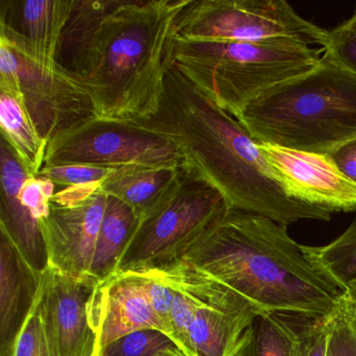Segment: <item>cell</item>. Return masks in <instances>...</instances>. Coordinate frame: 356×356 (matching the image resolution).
<instances>
[{
	"label": "cell",
	"mask_w": 356,
	"mask_h": 356,
	"mask_svg": "<svg viewBox=\"0 0 356 356\" xmlns=\"http://www.w3.org/2000/svg\"><path fill=\"white\" fill-rule=\"evenodd\" d=\"M189 1L74 0L57 61L84 83L99 118L137 122L156 113Z\"/></svg>",
	"instance_id": "obj_1"
},
{
	"label": "cell",
	"mask_w": 356,
	"mask_h": 356,
	"mask_svg": "<svg viewBox=\"0 0 356 356\" xmlns=\"http://www.w3.org/2000/svg\"><path fill=\"white\" fill-rule=\"evenodd\" d=\"M181 259L230 291L241 308L260 316H327L343 296L312 253L287 226L229 207Z\"/></svg>",
	"instance_id": "obj_2"
},
{
	"label": "cell",
	"mask_w": 356,
	"mask_h": 356,
	"mask_svg": "<svg viewBox=\"0 0 356 356\" xmlns=\"http://www.w3.org/2000/svg\"><path fill=\"white\" fill-rule=\"evenodd\" d=\"M170 139L185 168L216 187L229 207L266 216L285 226L328 222L330 212L287 195L249 131L208 99L172 64L157 111L137 120Z\"/></svg>",
	"instance_id": "obj_3"
},
{
	"label": "cell",
	"mask_w": 356,
	"mask_h": 356,
	"mask_svg": "<svg viewBox=\"0 0 356 356\" xmlns=\"http://www.w3.org/2000/svg\"><path fill=\"white\" fill-rule=\"evenodd\" d=\"M236 120L264 145L330 153L356 138V76L322 55L314 70L262 93Z\"/></svg>",
	"instance_id": "obj_4"
},
{
	"label": "cell",
	"mask_w": 356,
	"mask_h": 356,
	"mask_svg": "<svg viewBox=\"0 0 356 356\" xmlns=\"http://www.w3.org/2000/svg\"><path fill=\"white\" fill-rule=\"evenodd\" d=\"M322 49L299 41L176 38L174 65L216 106L237 118L258 97L314 70Z\"/></svg>",
	"instance_id": "obj_5"
},
{
	"label": "cell",
	"mask_w": 356,
	"mask_h": 356,
	"mask_svg": "<svg viewBox=\"0 0 356 356\" xmlns=\"http://www.w3.org/2000/svg\"><path fill=\"white\" fill-rule=\"evenodd\" d=\"M228 208L216 187L183 166L165 199L139 220L116 273L158 268L180 259Z\"/></svg>",
	"instance_id": "obj_6"
},
{
	"label": "cell",
	"mask_w": 356,
	"mask_h": 356,
	"mask_svg": "<svg viewBox=\"0 0 356 356\" xmlns=\"http://www.w3.org/2000/svg\"><path fill=\"white\" fill-rule=\"evenodd\" d=\"M0 91L20 102L47 145L81 122L99 118L90 92L74 72L57 60L39 59L5 43L0 44Z\"/></svg>",
	"instance_id": "obj_7"
},
{
	"label": "cell",
	"mask_w": 356,
	"mask_h": 356,
	"mask_svg": "<svg viewBox=\"0 0 356 356\" xmlns=\"http://www.w3.org/2000/svg\"><path fill=\"white\" fill-rule=\"evenodd\" d=\"M328 31L302 18L284 0H191L176 24L188 40L299 41L325 47Z\"/></svg>",
	"instance_id": "obj_8"
},
{
	"label": "cell",
	"mask_w": 356,
	"mask_h": 356,
	"mask_svg": "<svg viewBox=\"0 0 356 356\" xmlns=\"http://www.w3.org/2000/svg\"><path fill=\"white\" fill-rule=\"evenodd\" d=\"M179 168L180 149L164 135L136 122L93 118L58 135L47 145L44 166Z\"/></svg>",
	"instance_id": "obj_9"
},
{
	"label": "cell",
	"mask_w": 356,
	"mask_h": 356,
	"mask_svg": "<svg viewBox=\"0 0 356 356\" xmlns=\"http://www.w3.org/2000/svg\"><path fill=\"white\" fill-rule=\"evenodd\" d=\"M275 178L293 199L326 211L356 210V184L327 154L295 151L259 143Z\"/></svg>",
	"instance_id": "obj_10"
},
{
	"label": "cell",
	"mask_w": 356,
	"mask_h": 356,
	"mask_svg": "<svg viewBox=\"0 0 356 356\" xmlns=\"http://www.w3.org/2000/svg\"><path fill=\"white\" fill-rule=\"evenodd\" d=\"M97 283L49 266L43 273L39 302L55 356H97V337L87 312Z\"/></svg>",
	"instance_id": "obj_11"
},
{
	"label": "cell",
	"mask_w": 356,
	"mask_h": 356,
	"mask_svg": "<svg viewBox=\"0 0 356 356\" xmlns=\"http://www.w3.org/2000/svg\"><path fill=\"white\" fill-rule=\"evenodd\" d=\"M106 204L107 195L102 189L76 203L51 201L42 222L49 268L74 278H92L91 266Z\"/></svg>",
	"instance_id": "obj_12"
},
{
	"label": "cell",
	"mask_w": 356,
	"mask_h": 356,
	"mask_svg": "<svg viewBox=\"0 0 356 356\" xmlns=\"http://www.w3.org/2000/svg\"><path fill=\"white\" fill-rule=\"evenodd\" d=\"M89 323L97 337V356L120 337L154 329L166 333L145 293L129 273H116L95 285L87 306Z\"/></svg>",
	"instance_id": "obj_13"
},
{
	"label": "cell",
	"mask_w": 356,
	"mask_h": 356,
	"mask_svg": "<svg viewBox=\"0 0 356 356\" xmlns=\"http://www.w3.org/2000/svg\"><path fill=\"white\" fill-rule=\"evenodd\" d=\"M0 145V233L10 239L35 270L43 274L49 266L43 218L20 197L22 185L32 176L5 139L1 138Z\"/></svg>",
	"instance_id": "obj_14"
},
{
	"label": "cell",
	"mask_w": 356,
	"mask_h": 356,
	"mask_svg": "<svg viewBox=\"0 0 356 356\" xmlns=\"http://www.w3.org/2000/svg\"><path fill=\"white\" fill-rule=\"evenodd\" d=\"M74 0H1L0 40L39 59L57 60Z\"/></svg>",
	"instance_id": "obj_15"
},
{
	"label": "cell",
	"mask_w": 356,
	"mask_h": 356,
	"mask_svg": "<svg viewBox=\"0 0 356 356\" xmlns=\"http://www.w3.org/2000/svg\"><path fill=\"white\" fill-rule=\"evenodd\" d=\"M41 279L42 274L0 233V356L12 355L38 300Z\"/></svg>",
	"instance_id": "obj_16"
},
{
	"label": "cell",
	"mask_w": 356,
	"mask_h": 356,
	"mask_svg": "<svg viewBox=\"0 0 356 356\" xmlns=\"http://www.w3.org/2000/svg\"><path fill=\"white\" fill-rule=\"evenodd\" d=\"M197 299L199 307L189 329L191 356H241L258 316Z\"/></svg>",
	"instance_id": "obj_17"
},
{
	"label": "cell",
	"mask_w": 356,
	"mask_h": 356,
	"mask_svg": "<svg viewBox=\"0 0 356 356\" xmlns=\"http://www.w3.org/2000/svg\"><path fill=\"white\" fill-rule=\"evenodd\" d=\"M182 168H122L110 176L101 189L129 206L140 220L165 199Z\"/></svg>",
	"instance_id": "obj_18"
},
{
	"label": "cell",
	"mask_w": 356,
	"mask_h": 356,
	"mask_svg": "<svg viewBox=\"0 0 356 356\" xmlns=\"http://www.w3.org/2000/svg\"><path fill=\"white\" fill-rule=\"evenodd\" d=\"M139 218L132 209L116 197L107 195L91 277L97 282L118 272V264L136 230Z\"/></svg>",
	"instance_id": "obj_19"
},
{
	"label": "cell",
	"mask_w": 356,
	"mask_h": 356,
	"mask_svg": "<svg viewBox=\"0 0 356 356\" xmlns=\"http://www.w3.org/2000/svg\"><path fill=\"white\" fill-rule=\"evenodd\" d=\"M0 127L1 138L11 147L26 172L36 177L44 166L49 145L33 126L20 102L9 93H0Z\"/></svg>",
	"instance_id": "obj_20"
},
{
	"label": "cell",
	"mask_w": 356,
	"mask_h": 356,
	"mask_svg": "<svg viewBox=\"0 0 356 356\" xmlns=\"http://www.w3.org/2000/svg\"><path fill=\"white\" fill-rule=\"evenodd\" d=\"M303 316L289 314L258 316L241 356H296V341Z\"/></svg>",
	"instance_id": "obj_21"
},
{
	"label": "cell",
	"mask_w": 356,
	"mask_h": 356,
	"mask_svg": "<svg viewBox=\"0 0 356 356\" xmlns=\"http://www.w3.org/2000/svg\"><path fill=\"white\" fill-rule=\"evenodd\" d=\"M327 356H356V306L345 296L326 316Z\"/></svg>",
	"instance_id": "obj_22"
},
{
	"label": "cell",
	"mask_w": 356,
	"mask_h": 356,
	"mask_svg": "<svg viewBox=\"0 0 356 356\" xmlns=\"http://www.w3.org/2000/svg\"><path fill=\"white\" fill-rule=\"evenodd\" d=\"M118 170L101 166L72 165L43 166L36 177L51 180L56 188L67 187H102L103 183Z\"/></svg>",
	"instance_id": "obj_23"
},
{
	"label": "cell",
	"mask_w": 356,
	"mask_h": 356,
	"mask_svg": "<svg viewBox=\"0 0 356 356\" xmlns=\"http://www.w3.org/2000/svg\"><path fill=\"white\" fill-rule=\"evenodd\" d=\"M323 56L356 76V11L349 19L328 31Z\"/></svg>",
	"instance_id": "obj_24"
},
{
	"label": "cell",
	"mask_w": 356,
	"mask_h": 356,
	"mask_svg": "<svg viewBox=\"0 0 356 356\" xmlns=\"http://www.w3.org/2000/svg\"><path fill=\"white\" fill-rule=\"evenodd\" d=\"M174 345L165 333L143 329L129 333L110 343L99 356H153L162 348Z\"/></svg>",
	"instance_id": "obj_25"
},
{
	"label": "cell",
	"mask_w": 356,
	"mask_h": 356,
	"mask_svg": "<svg viewBox=\"0 0 356 356\" xmlns=\"http://www.w3.org/2000/svg\"><path fill=\"white\" fill-rule=\"evenodd\" d=\"M127 273H129L138 283L152 309L158 318L163 323L168 337H170V312H172V300H174L172 289L152 268L127 270Z\"/></svg>",
	"instance_id": "obj_26"
},
{
	"label": "cell",
	"mask_w": 356,
	"mask_h": 356,
	"mask_svg": "<svg viewBox=\"0 0 356 356\" xmlns=\"http://www.w3.org/2000/svg\"><path fill=\"white\" fill-rule=\"evenodd\" d=\"M11 356H55L47 337L39 297L16 341Z\"/></svg>",
	"instance_id": "obj_27"
},
{
	"label": "cell",
	"mask_w": 356,
	"mask_h": 356,
	"mask_svg": "<svg viewBox=\"0 0 356 356\" xmlns=\"http://www.w3.org/2000/svg\"><path fill=\"white\" fill-rule=\"evenodd\" d=\"M296 356H327L326 316L302 318L296 341Z\"/></svg>",
	"instance_id": "obj_28"
},
{
	"label": "cell",
	"mask_w": 356,
	"mask_h": 356,
	"mask_svg": "<svg viewBox=\"0 0 356 356\" xmlns=\"http://www.w3.org/2000/svg\"><path fill=\"white\" fill-rule=\"evenodd\" d=\"M327 155L337 168L356 184V138L335 147Z\"/></svg>",
	"instance_id": "obj_29"
},
{
	"label": "cell",
	"mask_w": 356,
	"mask_h": 356,
	"mask_svg": "<svg viewBox=\"0 0 356 356\" xmlns=\"http://www.w3.org/2000/svg\"><path fill=\"white\" fill-rule=\"evenodd\" d=\"M343 296H345L352 304L356 306V268L353 274L350 277L348 282L346 283L345 293H343Z\"/></svg>",
	"instance_id": "obj_30"
},
{
	"label": "cell",
	"mask_w": 356,
	"mask_h": 356,
	"mask_svg": "<svg viewBox=\"0 0 356 356\" xmlns=\"http://www.w3.org/2000/svg\"><path fill=\"white\" fill-rule=\"evenodd\" d=\"M153 356H188L184 353V352L181 351L179 348H177L176 346H168V347L162 348L159 351L156 352Z\"/></svg>",
	"instance_id": "obj_31"
}]
</instances>
